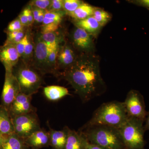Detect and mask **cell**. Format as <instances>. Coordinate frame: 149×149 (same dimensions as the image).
<instances>
[{
  "mask_svg": "<svg viewBox=\"0 0 149 149\" xmlns=\"http://www.w3.org/2000/svg\"><path fill=\"white\" fill-rule=\"evenodd\" d=\"M123 102L128 117L145 122L148 112L143 97L139 91L133 90L129 91Z\"/></svg>",
  "mask_w": 149,
  "mask_h": 149,
  "instance_id": "7",
  "label": "cell"
},
{
  "mask_svg": "<svg viewBox=\"0 0 149 149\" xmlns=\"http://www.w3.org/2000/svg\"><path fill=\"white\" fill-rule=\"evenodd\" d=\"M24 10L25 12L27 19H28L29 25H30V24H32V22L34 20V17H33L32 10L28 8H25V9Z\"/></svg>",
  "mask_w": 149,
  "mask_h": 149,
  "instance_id": "35",
  "label": "cell"
},
{
  "mask_svg": "<svg viewBox=\"0 0 149 149\" xmlns=\"http://www.w3.org/2000/svg\"><path fill=\"white\" fill-rule=\"evenodd\" d=\"M24 140L27 146L32 149H40L50 146L49 133L42 128Z\"/></svg>",
  "mask_w": 149,
  "mask_h": 149,
  "instance_id": "12",
  "label": "cell"
},
{
  "mask_svg": "<svg viewBox=\"0 0 149 149\" xmlns=\"http://www.w3.org/2000/svg\"><path fill=\"white\" fill-rule=\"evenodd\" d=\"M100 62L97 56L87 53L75 60L63 74L83 102L100 96L106 91Z\"/></svg>",
  "mask_w": 149,
  "mask_h": 149,
  "instance_id": "1",
  "label": "cell"
},
{
  "mask_svg": "<svg viewBox=\"0 0 149 149\" xmlns=\"http://www.w3.org/2000/svg\"><path fill=\"white\" fill-rule=\"evenodd\" d=\"M86 149H108L104 148L103 147L100 146H96V145H93L89 143L88 144V147Z\"/></svg>",
  "mask_w": 149,
  "mask_h": 149,
  "instance_id": "39",
  "label": "cell"
},
{
  "mask_svg": "<svg viewBox=\"0 0 149 149\" xmlns=\"http://www.w3.org/2000/svg\"><path fill=\"white\" fill-rule=\"evenodd\" d=\"M76 25L77 27L84 29L91 35H97L102 27L93 16L77 21Z\"/></svg>",
  "mask_w": 149,
  "mask_h": 149,
  "instance_id": "17",
  "label": "cell"
},
{
  "mask_svg": "<svg viewBox=\"0 0 149 149\" xmlns=\"http://www.w3.org/2000/svg\"><path fill=\"white\" fill-rule=\"evenodd\" d=\"M60 62L63 65L69 67L75 61L74 52L70 47L66 46L62 50L58 56Z\"/></svg>",
  "mask_w": 149,
  "mask_h": 149,
  "instance_id": "21",
  "label": "cell"
},
{
  "mask_svg": "<svg viewBox=\"0 0 149 149\" xmlns=\"http://www.w3.org/2000/svg\"><path fill=\"white\" fill-rule=\"evenodd\" d=\"M7 136H3V135L0 134V148H1V147L2 146L3 143L5 141Z\"/></svg>",
  "mask_w": 149,
  "mask_h": 149,
  "instance_id": "41",
  "label": "cell"
},
{
  "mask_svg": "<svg viewBox=\"0 0 149 149\" xmlns=\"http://www.w3.org/2000/svg\"><path fill=\"white\" fill-rule=\"evenodd\" d=\"M7 39L4 44L13 45H15L19 42L24 38L25 35L22 30L15 32H7Z\"/></svg>",
  "mask_w": 149,
  "mask_h": 149,
  "instance_id": "24",
  "label": "cell"
},
{
  "mask_svg": "<svg viewBox=\"0 0 149 149\" xmlns=\"http://www.w3.org/2000/svg\"><path fill=\"white\" fill-rule=\"evenodd\" d=\"M23 26L18 18L11 22L7 28V32H15L22 30Z\"/></svg>",
  "mask_w": 149,
  "mask_h": 149,
  "instance_id": "28",
  "label": "cell"
},
{
  "mask_svg": "<svg viewBox=\"0 0 149 149\" xmlns=\"http://www.w3.org/2000/svg\"><path fill=\"white\" fill-rule=\"evenodd\" d=\"M89 143L108 149H124L120 132L118 128L104 125L84 127L79 130Z\"/></svg>",
  "mask_w": 149,
  "mask_h": 149,
  "instance_id": "3",
  "label": "cell"
},
{
  "mask_svg": "<svg viewBox=\"0 0 149 149\" xmlns=\"http://www.w3.org/2000/svg\"><path fill=\"white\" fill-rule=\"evenodd\" d=\"M143 121L128 117L125 123L118 128L124 149H145L146 142Z\"/></svg>",
  "mask_w": 149,
  "mask_h": 149,
  "instance_id": "4",
  "label": "cell"
},
{
  "mask_svg": "<svg viewBox=\"0 0 149 149\" xmlns=\"http://www.w3.org/2000/svg\"><path fill=\"white\" fill-rule=\"evenodd\" d=\"M83 2L79 0L63 1V9L67 13L73 12Z\"/></svg>",
  "mask_w": 149,
  "mask_h": 149,
  "instance_id": "25",
  "label": "cell"
},
{
  "mask_svg": "<svg viewBox=\"0 0 149 149\" xmlns=\"http://www.w3.org/2000/svg\"><path fill=\"white\" fill-rule=\"evenodd\" d=\"M144 122L145 123L144 125L145 131L149 130V111L147 112L146 117Z\"/></svg>",
  "mask_w": 149,
  "mask_h": 149,
  "instance_id": "38",
  "label": "cell"
},
{
  "mask_svg": "<svg viewBox=\"0 0 149 149\" xmlns=\"http://www.w3.org/2000/svg\"><path fill=\"white\" fill-rule=\"evenodd\" d=\"M49 125L50 146L54 149H65L66 145L69 128L65 126L63 130H55Z\"/></svg>",
  "mask_w": 149,
  "mask_h": 149,
  "instance_id": "13",
  "label": "cell"
},
{
  "mask_svg": "<svg viewBox=\"0 0 149 149\" xmlns=\"http://www.w3.org/2000/svg\"><path fill=\"white\" fill-rule=\"evenodd\" d=\"M35 52L36 59L40 63L47 62L49 47L47 44L42 39H40L37 42Z\"/></svg>",
  "mask_w": 149,
  "mask_h": 149,
  "instance_id": "20",
  "label": "cell"
},
{
  "mask_svg": "<svg viewBox=\"0 0 149 149\" xmlns=\"http://www.w3.org/2000/svg\"><path fill=\"white\" fill-rule=\"evenodd\" d=\"M32 99V95H27L20 92L9 108L8 111L12 118L36 112V108L31 103Z\"/></svg>",
  "mask_w": 149,
  "mask_h": 149,
  "instance_id": "9",
  "label": "cell"
},
{
  "mask_svg": "<svg viewBox=\"0 0 149 149\" xmlns=\"http://www.w3.org/2000/svg\"><path fill=\"white\" fill-rule=\"evenodd\" d=\"M13 73L17 80L22 93L32 96L41 87L42 82L41 76L30 68H20L13 71Z\"/></svg>",
  "mask_w": 149,
  "mask_h": 149,
  "instance_id": "5",
  "label": "cell"
},
{
  "mask_svg": "<svg viewBox=\"0 0 149 149\" xmlns=\"http://www.w3.org/2000/svg\"><path fill=\"white\" fill-rule=\"evenodd\" d=\"M88 144L87 139L82 133L69 128L65 149H86Z\"/></svg>",
  "mask_w": 149,
  "mask_h": 149,
  "instance_id": "14",
  "label": "cell"
},
{
  "mask_svg": "<svg viewBox=\"0 0 149 149\" xmlns=\"http://www.w3.org/2000/svg\"><path fill=\"white\" fill-rule=\"evenodd\" d=\"M20 89L17 80L13 72L6 71L4 83L1 95V105L8 110Z\"/></svg>",
  "mask_w": 149,
  "mask_h": 149,
  "instance_id": "8",
  "label": "cell"
},
{
  "mask_svg": "<svg viewBox=\"0 0 149 149\" xmlns=\"http://www.w3.org/2000/svg\"><path fill=\"white\" fill-rule=\"evenodd\" d=\"M19 57L15 45L4 44L0 47V61L3 65L6 71L13 72Z\"/></svg>",
  "mask_w": 149,
  "mask_h": 149,
  "instance_id": "10",
  "label": "cell"
},
{
  "mask_svg": "<svg viewBox=\"0 0 149 149\" xmlns=\"http://www.w3.org/2000/svg\"><path fill=\"white\" fill-rule=\"evenodd\" d=\"M14 133L12 119L8 110L0 106V134L8 136Z\"/></svg>",
  "mask_w": 149,
  "mask_h": 149,
  "instance_id": "15",
  "label": "cell"
},
{
  "mask_svg": "<svg viewBox=\"0 0 149 149\" xmlns=\"http://www.w3.org/2000/svg\"><path fill=\"white\" fill-rule=\"evenodd\" d=\"M134 2L138 5L146 8L149 10V0H140L134 1Z\"/></svg>",
  "mask_w": 149,
  "mask_h": 149,
  "instance_id": "36",
  "label": "cell"
},
{
  "mask_svg": "<svg viewBox=\"0 0 149 149\" xmlns=\"http://www.w3.org/2000/svg\"><path fill=\"white\" fill-rule=\"evenodd\" d=\"M95 8L90 5L83 3L74 12L67 14L77 21H79L93 16Z\"/></svg>",
  "mask_w": 149,
  "mask_h": 149,
  "instance_id": "19",
  "label": "cell"
},
{
  "mask_svg": "<svg viewBox=\"0 0 149 149\" xmlns=\"http://www.w3.org/2000/svg\"><path fill=\"white\" fill-rule=\"evenodd\" d=\"M62 19V14L58 12L46 10L45 18L43 22V26L51 23H60Z\"/></svg>",
  "mask_w": 149,
  "mask_h": 149,
  "instance_id": "22",
  "label": "cell"
},
{
  "mask_svg": "<svg viewBox=\"0 0 149 149\" xmlns=\"http://www.w3.org/2000/svg\"><path fill=\"white\" fill-rule=\"evenodd\" d=\"M0 149H29V148L25 144L24 139L14 133L7 136Z\"/></svg>",
  "mask_w": 149,
  "mask_h": 149,
  "instance_id": "18",
  "label": "cell"
},
{
  "mask_svg": "<svg viewBox=\"0 0 149 149\" xmlns=\"http://www.w3.org/2000/svg\"><path fill=\"white\" fill-rule=\"evenodd\" d=\"M44 93L46 98L51 101H57L69 95L66 88L62 86L51 85L44 88Z\"/></svg>",
  "mask_w": 149,
  "mask_h": 149,
  "instance_id": "16",
  "label": "cell"
},
{
  "mask_svg": "<svg viewBox=\"0 0 149 149\" xmlns=\"http://www.w3.org/2000/svg\"><path fill=\"white\" fill-rule=\"evenodd\" d=\"M33 46L31 40L29 37L26 34V43H25V48H24V53L23 56L25 57H29L32 54L33 51Z\"/></svg>",
  "mask_w": 149,
  "mask_h": 149,
  "instance_id": "31",
  "label": "cell"
},
{
  "mask_svg": "<svg viewBox=\"0 0 149 149\" xmlns=\"http://www.w3.org/2000/svg\"><path fill=\"white\" fill-rule=\"evenodd\" d=\"M18 18L19 19V20L21 22L23 26L29 25L28 19H27V15L24 10L20 14Z\"/></svg>",
  "mask_w": 149,
  "mask_h": 149,
  "instance_id": "34",
  "label": "cell"
},
{
  "mask_svg": "<svg viewBox=\"0 0 149 149\" xmlns=\"http://www.w3.org/2000/svg\"><path fill=\"white\" fill-rule=\"evenodd\" d=\"M26 34L23 39L21 41L15 45L17 50L18 52L19 56H23L24 53V48H25V43H26Z\"/></svg>",
  "mask_w": 149,
  "mask_h": 149,
  "instance_id": "33",
  "label": "cell"
},
{
  "mask_svg": "<svg viewBox=\"0 0 149 149\" xmlns=\"http://www.w3.org/2000/svg\"><path fill=\"white\" fill-rule=\"evenodd\" d=\"M93 16L102 27L107 24L111 19L108 13L99 8H95Z\"/></svg>",
  "mask_w": 149,
  "mask_h": 149,
  "instance_id": "23",
  "label": "cell"
},
{
  "mask_svg": "<svg viewBox=\"0 0 149 149\" xmlns=\"http://www.w3.org/2000/svg\"><path fill=\"white\" fill-rule=\"evenodd\" d=\"M58 52V45L52 47H49V54L47 60V63L50 64H53L55 62Z\"/></svg>",
  "mask_w": 149,
  "mask_h": 149,
  "instance_id": "27",
  "label": "cell"
},
{
  "mask_svg": "<svg viewBox=\"0 0 149 149\" xmlns=\"http://www.w3.org/2000/svg\"><path fill=\"white\" fill-rule=\"evenodd\" d=\"M14 133L24 139L41 129L36 112L18 116L12 118Z\"/></svg>",
  "mask_w": 149,
  "mask_h": 149,
  "instance_id": "6",
  "label": "cell"
},
{
  "mask_svg": "<svg viewBox=\"0 0 149 149\" xmlns=\"http://www.w3.org/2000/svg\"><path fill=\"white\" fill-rule=\"evenodd\" d=\"M49 10L52 11L58 12L63 9V1L62 0H53L51 1V3Z\"/></svg>",
  "mask_w": 149,
  "mask_h": 149,
  "instance_id": "30",
  "label": "cell"
},
{
  "mask_svg": "<svg viewBox=\"0 0 149 149\" xmlns=\"http://www.w3.org/2000/svg\"><path fill=\"white\" fill-rule=\"evenodd\" d=\"M43 10L35 7L32 10V12L33 13V17H34V20L36 21L37 20L39 16H40V14L43 11Z\"/></svg>",
  "mask_w": 149,
  "mask_h": 149,
  "instance_id": "37",
  "label": "cell"
},
{
  "mask_svg": "<svg viewBox=\"0 0 149 149\" xmlns=\"http://www.w3.org/2000/svg\"><path fill=\"white\" fill-rule=\"evenodd\" d=\"M128 117L123 102H108L98 108L91 119L83 126L104 125L118 129Z\"/></svg>",
  "mask_w": 149,
  "mask_h": 149,
  "instance_id": "2",
  "label": "cell"
},
{
  "mask_svg": "<svg viewBox=\"0 0 149 149\" xmlns=\"http://www.w3.org/2000/svg\"><path fill=\"white\" fill-rule=\"evenodd\" d=\"M45 10H43L40 14V16H39L37 21H36L38 23L43 22L44 18H45Z\"/></svg>",
  "mask_w": 149,
  "mask_h": 149,
  "instance_id": "40",
  "label": "cell"
},
{
  "mask_svg": "<svg viewBox=\"0 0 149 149\" xmlns=\"http://www.w3.org/2000/svg\"><path fill=\"white\" fill-rule=\"evenodd\" d=\"M51 1L49 0H35L31 2V5L35 7L45 10L49 8Z\"/></svg>",
  "mask_w": 149,
  "mask_h": 149,
  "instance_id": "29",
  "label": "cell"
},
{
  "mask_svg": "<svg viewBox=\"0 0 149 149\" xmlns=\"http://www.w3.org/2000/svg\"><path fill=\"white\" fill-rule=\"evenodd\" d=\"M42 39L47 44L49 47L58 45L57 37L54 32H48L42 34Z\"/></svg>",
  "mask_w": 149,
  "mask_h": 149,
  "instance_id": "26",
  "label": "cell"
},
{
  "mask_svg": "<svg viewBox=\"0 0 149 149\" xmlns=\"http://www.w3.org/2000/svg\"><path fill=\"white\" fill-rule=\"evenodd\" d=\"M60 23H54L44 25L42 28V33H48V32H54L58 28Z\"/></svg>",
  "mask_w": 149,
  "mask_h": 149,
  "instance_id": "32",
  "label": "cell"
},
{
  "mask_svg": "<svg viewBox=\"0 0 149 149\" xmlns=\"http://www.w3.org/2000/svg\"><path fill=\"white\" fill-rule=\"evenodd\" d=\"M72 39L78 49L87 52V53H93L95 45L92 36L84 29L77 27L73 32Z\"/></svg>",
  "mask_w": 149,
  "mask_h": 149,
  "instance_id": "11",
  "label": "cell"
}]
</instances>
